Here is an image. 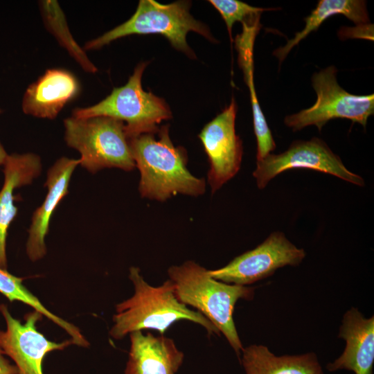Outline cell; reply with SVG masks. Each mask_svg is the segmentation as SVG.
<instances>
[{"label":"cell","instance_id":"6da1fadb","mask_svg":"<svg viewBox=\"0 0 374 374\" xmlns=\"http://www.w3.org/2000/svg\"><path fill=\"white\" fill-rule=\"evenodd\" d=\"M130 145L143 198L164 202L177 194L198 197L205 193V179L190 172L186 151L174 145L168 125L131 138Z\"/></svg>","mask_w":374,"mask_h":374},{"label":"cell","instance_id":"7a4b0ae2","mask_svg":"<svg viewBox=\"0 0 374 374\" xmlns=\"http://www.w3.org/2000/svg\"><path fill=\"white\" fill-rule=\"evenodd\" d=\"M129 278L134 294L116 305L110 336L116 340L130 333L154 330L163 335L175 322L189 321L203 327L208 335H220L219 330L200 312L181 303L175 294V286L168 279L159 286L150 285L137 267H131Z\"/></svg>","mask_w":374,"mask_h":374},{"label":"cell","instance_id":"3957f363","mask_svg":"<svg viewBox=\"0 0 374 374\" xmlns=\"http://www.w3.org/2000/svg\"><path fill=\"white\" fill-rule=\"evenodd\" d=\"M168 274L177 299L211 321L240 359L243 346L233 320L234 308L240 299L251 300L254 289L216 280L208 269L193 260L170 267Z\"/></svg>","mask_w":374,"mask_h":374},{"label":"cell","instance_id":"277c9868","mask_svg":"<svg viewBox=\"0 0 374 374\" xmlns=\"http://www.w3.org/2000/svg\"><path fill=\"white\" fill-rule=\"evenodd\" d=\"M190 3L179 1L163 4L154 0H141L133 15L124 23L87 42L84 50L99 49L118 39L132 35L159 34L175 48L188 57L195 53L187 43L189 32H195L215 42L208 28L190 13Z\"/></svg>","mask_w":374,"mask_h":374},{"label":"cell","instance_id":"5b68a950","mask_svg":"<svg viewBox=\"0 0 374 374\" xmlns=\"http://www.w3.org/2000/svg\"><path fill=\"white\" fill-rule=\"evenodd\" d=\"M64 127L66 143L80 152V165L90 172L136 167L124 122L107 116H71L64 120Z\"/></svg>","mask_w":374,"mask_h":374},{"label":"cell","instance_id":"8992f818","mask_svg":"<svg viewBox=\"0 0 374 374\" xmlns=\"http://www.w3.org/2000/svg\"><path fill=\"white\" fill-rule=\"evenodd\" d=\"M147 62L139 63L122 87H114L98 103L72 111L75 118L107 116L124 122L130 139L144 133L157 132L163 121L172 117L165 100L143 90L142 77Z\"/></svg>","mask_w":374,"mask_h":374},{"label":"cell","instance_id":"52a82bcc","mask_svg":"<svg viewBox=\"0 0 374 374\" xmlns=\"http://www.w3.org/2000/svg\"><path fill=\"white\" fill-rule=\"evenodd\" d=\"M337 70L334 66L314 73L311 82L317 100L309 108L287 116L284 123L293 132L316 126L321 132L330 120L346 118L366 127L374 113V95H356L344 90L337 82Z\"/></svg>","mask_w":374,"mask_h":374},{"label":"cell","instance_id":"ba28073f","mask_svg":"<svg viewBox=\"0 0 374 374\" xmlns=\"http://www.w3.org/2000/svg\"><path fill=\"white\" fill-rule=\"evenodd\" d=\"M307 168L334 175L359 186L365 184L364 179L349 170L340 157L321 139L295 141L280 154H269L256 161L253 172L258 188L262 189L276 176L286 170Z\"/></svg>","mask_w":374,"mask_h":374},{"label":"cell","instance_id":"9c48e42d","mask_svg":"<svg viewBox=\"0 0 374 374\" xmlns=\"http://www.w3.org/2000/svg\"><path fill=\"white\" fill-rule=\"evenodd\" d=\"M305 256L304 249L296 247L283 232L274 231L256 248L222 268L208 271L220 281L247 286L271 276L279 268L299 265Z\"/></svg>","mask_w":374,"mask_h":374},{"label":"cell","instance_id":"30bf717a","mask_svg":"<svg viewBox=\"0 0 374 374\" xmlns=\"http://www.w3.org/2000/svg\"><path fill=\"white\" fill-rule=\"evenodd\" d=\"M6 329L0 330V349L10 357L18 370L17 374H44L43 361L46 355L62 350L73 344L72 340L62 342L48 340L37 328L43 315L33 310L25 314V322L14 318L8 307L0 305Z\"/></svg>","mask_w":374,"mask_h":374},{"label":"cell","instance_id":"8fae6325","mask_svg":"<svg viewBox=\"0 0 374 374\" xmlns=\"http://www.w3.org/2000/svg\"><path fill=\"white\" fill-rule=\"evenodd\" d=\"M237 105L230 104L202 130L199 138L208 157V183L215 193L240 170L243 145L235 132Z\"/></svg>","mask_w":374,"mask_h":374},{"label":"cell","instance_id":"7c38bea8","mask_svg":"<svg viewBox=\"0 0 374 374\" xmlns=\"http://www.w3.org/2000/svg\"><path fill=\"white\" fill-rule=\"evenodd\" d=\"M80 91V83L72 72L65 69H49L27 87L21 109L25 114L53 120Z\"/></svg>","mask_w":374,"mask_h":374},{"label":"cell","instance_id":"4fadbf2b","mask_svg":"<svg viewBox=\"0 0 374 374\" xmlns=\"http://www.w3.org/2000/svg\"><path fill=\"white\" fill-rule=\"evenodd\" d=\"M80 159L62 157L48 169L44 186L48 192L42 205L33 213L28 229L26 250L29 259L35 262L46 253L45 237L48 234L51 217L62 199L69 193V185Z\"/></svg>","mask_w":374,"mask_h":374},{"label":"cell","instance_id":"5bb4252c","mask_svg":"<svg viewBox=\"0 0 374 374\" xmlns=\"http://www.w3.org/2000/svg\"><path fill=\"white\" fill-rule=\"evenodd\" d=\"M339 338L346 341L342 354L326 365L330 372L340 370L355 374H373L374 364V317L366 318L351 308L343 316Z\"/></svg>","mask_w":374,"mask_h":374},{"label":"cell","instance_id":"9a60e30c","mask_svg":"<svg viewBox=\"0 0 374 374\" xmlns=\"http://www.w3.org/2000/svg\"><path fill=\"white\" fill-rule=\"evenodd\" d=\"M129 335L125 374H175L182 365L184 355L172 339L141 330Z\"/></svg>","mask_w":374,"mask_h":374},{"label":"cell","instance_id":"2e32d148","mask_svg":"<svg viewBox=\"0 0 374 374\" xmlns=\"http://www.w3.org/2000/svg\"><path fill=\"white\" fill-rule=\"evenodd\" d=\"M42 171L41 159L33 153L8 154L3 164L4 182L0 190V268L7 270L6 239L17 215L15 190L30 184Z\"/></svg>","mask_w":374,"mask_h":374},{"label":"cell","instance_id":"e0dca14e","mask_svg":"<svg viewBox=\"0 0 374 374\" xmlns=\"http://www.w3.org/2000/svg\"><path fill=\"white\" fill-rule=\"evenodd\" d=\"M260 15L242 23V32L235 37L238 62L249 89L253 112L254 134L257 141L256 160H260L276 149V143L259 105L253 81V51L256 37L260 30Z\"/></svg>","mask_w":374,"mask_h":374},{"label":"cell","instance_id":"ac0fdd59","mask_svg":"<svg viewBox=\"0 0 374 374\" xmlns=\"http://www.w3.org/2000/svg\"><path fill=\"white\" fill-rule=\"evenodd\" d=\"M240 361L245 374H324L314 353L276 356L263 345L243 348Z\"/></svg>","mask_w":374,"mask_h":374},{"label":"cell","instance_id":"d6986e66","mask_svg":"<svg viewBox=\"0 0 374 374\" xmlns=\"http://www.w3.org/2000/svg\"><path fill=\"white\" fill-rule=\"evenodd\" d=\"M335 15H342L357 25L369 22L366 1L362 0H320L310 15L304 19L303 30L296 33L287 44L274 51L280 64L290 51L310 33L315 31L325 20Z\"/></svg>","mask_w":374,"mask_h":374},{"label":"cell","instance_id":"ffe728a7","mask_svg":"<svg viewBox=\"0 0 374 374\" xmlns=\"http://www.w3.org/2000/svg\"><path fill=\"white\" fill-rule=\"evenodd\" d=\"M24 278L15 276L6 269L0 268V293L10 302L19 301L38 311L43 316L63 329L71 337L73 344L87 348L89 342L80 330L73 323L49 311L23 284Z\"/></svg>","mask_w":374,"mask_h":374},{"label":"cell","instance_id":"44dd1931","mask_svg":"<svg viewBox=\"0 0 374 374\" xmlns=\"http://www.w3.org/2000/svg\"><path fill=\"white\" fill-rule=\"evenodd\" d=\"M41 15L48 31L65 48L69 55L78 62L82 69L94 73L97 67L91 62L83 48H81L73 39L66 20L59 3L56 1L46 0L39 3Z\"/></svg>","mask_w":374,"mask_h":374},{"label":"cell","instance_id":"7402d4cb","mask_svg":"<svg viewBox=\"0 0 374 374\" xmlns=\"http://www.w3.org/2000/svg\"><path fill=\"white\" fill-rule=\"evenodd\" d=\"M209 3L223 18L231 41H233L232 28L235 22L240 21L242 24L256 15H261L262 12L276 10L271 8L253 7L238 0H210Z\"/></svg>","mask_w":374,"mask_h":374},{"label":"cell","instance_id":"603a6c76","mask_svg":"<svg viewBox=\"0 0 374 374\" xmlns=\"http://www.w3.org/2000/svg\"><path fill=\"white\" fill-rule=\"evenodd\" d=\"M18 370L15 364L4 357L3 352L0 349V374H17Z\"/></svg>","mask_w":374,"mask_h":374},{"label":"cell","instance_id":"cb8c5ba5","mask_svg":"<svg viewBox=\"0 0 374 374\" xmlns=\"http://www.w3.org/2000/svg\"><path fill=\"white\" fill-rule=\"evenodd\" d=\"M2 113L1 109H0V114ZM8 154L4 149L3 145L0 142V166H3L8 157Z\"/></svg>","mask_w":374,"mask_h":374}]
</instances>
